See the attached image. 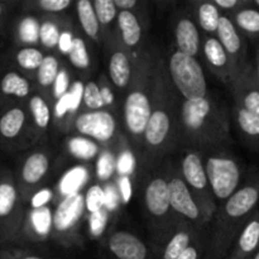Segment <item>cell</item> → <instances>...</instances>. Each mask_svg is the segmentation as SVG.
<instances>
[{
    "label": "cell",
    "mask_w": 259,
    "mask_h": 259,
    "mask_svg": "<svg viewBox=\"0 0 259 259\" xmlns=\"http://www.w3.org/2000/svg\"><path fill=\"white\" fill-rule=\"evenodd\" d=\"M169 78L166 62L154 60L152 114L142 142V162L144 167L154 166L179 143L181 101Z\"/></svg>",
    "instance_id": "cell-1"
},
{
    "label": "cell",
    "mask_w": 259,
    "mask_h": 259,
    "mask_svg": "<svg viewBox=\"0 0 259 259\" xmlns=\"http://www.w3.org/2000/svg\"><path fill=\"white\" fill-rule=\"evenodd\" d=\"M230 139V114L209 96L184 100L180 110L179 143L196 149L215 148Z\"/></svg>",
    "instance_id": "cell-2"
},
{
    "label": "cell",
    "mask_w": 259,
    "mask_h": 259,
    "mask_svg": "<svg viewBox=\"0 0 259 259\" xmlns=\"http://www.w3.org/2000/svg\"><path fill=\"white\" fill-rule=\"evenodd\" d=\"M258 204L259 174L254 175L247 184L240 186L224 204L218 206L209 239L207 257L210 259H225L244 225L257 211Z\"/></svg>",
    "instance_id": "cell-3"
},
{
    "label": "cell",
    "mask_w": 259,
    "mask_h": 259,
    "mask_svg": "<svg viewBox=\"0 0 259 259\" xmlns=\"http://www.w3.org/2000/svg\"><path fill=\"white\" fill-rule=\"evenodd\" d=\"M154 60L156 58L152 57L151 53H143L134 62L133 78L124 100V125L139 154L144 132L152 114Z\"/></svg>",
    "instance_id": "cell-4"
},
{
    "label": "cell",
    "mask_w": 259,
    "mask_h": 259,
    "mask_svg": "<svg viewBox=\"0 0 259 259\" xmlns=\"http://www.w3.org/2000/svg\"><path fill=\"white\" fill-rule=\"evenodd\" d=\"M143 202L144 210L148 217L149 229L153 235L152 248H153L154 254L159 258L166 242L182 222L181 218L177 217L171 206L167 177L157 175L147 182Z\"/></svg>",
    "instance_id": "cell-5"
},
{
    "label": "cell",
    "mask_w": 259,
    "mask_h": 259,
    "mask_svg": "<svg viewBox=\"0 0 259 259\" xmlns=\"http://www.w3.org/2000/svg\"><path fill=\"white\" fill-rule=\"evenodd\" d=\"M24 206L15 176L3 169L0 174V244L19 239L27 212Z\"/></svg>",
    "instance_id": "cell-6"
},
{
    "label": "cell",
    "mask_w": 259,
    "mask_h": 259,
    "mask_svg": "<svg viewBox=\"0 0 259 259\" xmlns=\"http://www.w3.org/2000/svg\"><path fill=\"white\" fill-rule=\"evenodd\" d=\"M166 66L177 94L184 100L206 98V77L196 58L176 51L169 56Z\"/></svg>",
    "instance_id": "cell-7"
},
{
    "label": "cell",
    "mask_w": 259,
    "mask_h": 259,
    "mask_svg": "<svg viewBox=\"0 0 259 259\" xmlns=\"http://www.w3.org/2000/svg\"><path fill=\"white\" fill-rule=\"evenodd\" d=\"M207 180L215 201L220 205L232 197L240 187L242 164L228 153H212L205 159Z\"/></svg>",
    "instance_id": "cell-8"
},
{
    "label": "cell",
    "mask_w": 259,
    "mask_h": 259,
    "mask_svg": "<svg viewBox=\"0 0 259 259\" xmlns=\"http://www.w3.org/2000/svg\"><path fill=\"white\" fill-rule=\"evenodd\" d=\"M181 176L199 204L206 224L211 223L218 210V204L210 189L205 161L199 152L191 149L184 154L181 161Z\"/></svg>",
    "instance_id": "cell-9"
},
{
    "label": "cell",
    "mask_w": 259,
    "mask_h": 259,
    "mask_svg": "<svg viewBox=\"0 0 259 259\" xmlns=\"http://www.w3.org/2000/svg\"><path fill=\"white\" fill-rule=\"evenodd\" d=\"M85 210V196L80 192L63 197L52 214L53 240L66 247L80 244L78 232Z\"/></svg>",
    "instance_id": "cell-10"
},
{
    "label": "cell",
    "mask_w": 259,
    "mask_h": 259,
    "mask_svg": "<svg viewBox=\"0 0 259 259\" xmlns=\"http://www.w3.org/2000/svg\"><path fill=\"white\" fill-rule=\"evenodd\" d=\"M28 110L22 104H12L0 111V147L8 151L23 149L35 143Z\"/></svg>",
    "instance_id": "cell-11"
},
{
    "label": "cell",
    "mask_w": 259,
    "mask_h": 259,
    "mask_svg": "<svg viewBox=\"0 0 259 259\" xmlns=\"http://www.w3.org/2000/svg\"><path fill=\"white\" fill-rule=\"evenodd\" d=\"M51 166V154L45 149H35L25 154L19 162L15 181L24 204H28L38 186L47 176Z\"/></svg>",
    "instance_id": "cell-12"
},
{
    "label": "cell",
    "mask_w": 259,
    "mask_h": 259,
    "mask_svg": "<svg viewBox=\"0 0 259 259\" xmlns=\"http://www.w3.org/2000/svg\"><path fill=\"white\" fill-rule=\"evenodd\" d=\"M73 128L80 136L103 146H110L116 137V120L106 109L77 114L73 119Z\"/></svg>",
    "instance_id": "cell-13"
},
{
    "label": "cell",
    "mask_w": 259,
    "mask_h": 259,
    "mask_svg": "<svg viewBox=\"0 0 259 259\" xmlns=\"http://www.w3.org/2000/svg\"><path fill=\"white\" fill-rule=\"evenodd\" d=\"M167 180H168L169 196H171V206L177 217L194 225L197 229H204L207 225L204 215L182 176L177 174H168Z\"/></svg>",
    "instance_id": "cell-14"
},
{
    "label": "cell",
    "mask_w": 259,
    "mask_h": 259,
    "mask_svg": "<svg viewBox=\"0 0 259 259\" xmlns=\"http://www.w3.org/2000/svg\"><path fill=\"white\" fill-rule=\"evenodd\" d=\"M235 106L259 115V82L254 66L245 63L232 83Z\"/></svg>",
    "instance_id": "cell-15"
},
{
    "label": "cell",
    "mask_w": 259,
    "mask_h": 259,
    "mask_svg": "<svg viewBox=\"0 0 259 259\" xmlns=\"http://www.w3.org/2000/svg\"><path fill=\"white\" fill-rule=\"evenodd\" d=\"M202 52H204L205 60H206L211 72L223 82L232 86L240 67L228 55L219 39L217 37H212V35L207 37L205 39L204 46H202Z\"/></svg>",
    "instance_id": "cell-16"
},
{
    "label": "cell",
    "mask_w": 259,
    "mask_h": 259,
    "mask_svg": "<svg viewBox=\"0 0 259 259\" xmlns=\"http://www.w3.org/2000/svg\"><path fill=\"white\" fill-rule=\"evenodd\" d=\"M106 248L114 259H151L146 243L125 230L114 232L106 240Z\"/></svg>",
    "instance_id": "cell-17"
},
{
    "label": "cell",
    "mask_w": 259,
    "mask_h": 259,
    "mask_svg": "<svg viewBox=\"0 0 259 259\" xmlns=\"http://www.w3.org/2000/svg\"><path fill=\"white\" fill-rule=\"evenodd\" d=\"M217 38L222 43L223 47L228 52V55L233 58L235 63L240 68L247 63V43L243 39L242 33L235 27L234 22L227 15L220 17L219 27H218Z\"/></svg>",
    "instance_id": "cell-18"
},
{
    "label": "cell",
    "mask_w": 259,
    "mask_h": 259,
    "mask_svg": "<svg viewBox=\"0 0 259 259\" xmlns=\"http://www.w3.org/2000/svg\"><path fill=\"white\" fill-rule=\"evenodd\" d=\"M134 62L136 61H132L131 51L124 47L123 43L120 45V42H116L115 48L109 57V76L115 88L125 89L131 85Z\"/></svg>",
    "instance_id": "cell-19"
},
{
    "label": "cell",
    "mask_w": 259,
    "mask_h": 259,
    "mask_svg": "<svg viewBox=\"0 0 259 259\" xmlns=\"http://www.w3.org/2000/svg\"><path fill=\"white\" fill-rule=\"evenodd\" d=\"M259 250V210L248 220L225 259H250Z\"/></svg>",
    "instance_id": "cell-20"
},
{
    "label": "cell",
    "mask_w": 259,
    "mask_h": 259,
    "mask_svg": "<svg viewBox=\"0 0 259 259\" xmlns=\"http://www.w3.org/2000/svg\"><path fill=\"white\" fill-rule=\"evenodd\" d=\"M52 214L53 212L46 207L30 209L25 212L20 235H25V239L30 242H42L46 237L52 233Z\"/></svg>",
    "instance_id": "cell-21"
},
{
    "label": "cell",
    "mask_w": 259,
    "mask_h": 259,
    "mask_svg": "<svg viewBox=\"0 0 259 259\" xmlns=\"http://www.w3.org/2000/svg\"><path fill=\"white\" fill-rule=\"evenodd\" d=\"M202 230L182 220L164 244L159 259H179Z\"/></svg>",
    "instance_id": "cell-22"
},
{
    "label": "cell",
    "mask_w": 259,
    "mask_h": 259,
    "mask_svg": "<svg viewBox=\"0 0 259 259\" xmlns=\"http://www.w3.org/2000/svg\"><path fill=\"white\" fill-rule=\"evenodd\" d=\"M28 115L35 141H39L43 134L50 128L52 121V110L47 99L40 94H32L27 103Z\"/></svg>",
    "instance_id": "cell-23"
},
{
    "label": "cell",
    "mask_w": 259,
    "mask_h": 259,
    "mask_svg": "<svg viewBox=\"0 0 259 259\" xmlns=\"http://www.w3.org/2000/svg\"><path fill=\"white\" fill-rule=\"evenodd\" d=\"M175 40H176L177 51L196 57L201 43H200L199 28L191 18L184 15L179 18L175 27Z\"/></svg>",
    "instance_id": "cell-24"
},
{
    "label": "cell",
    "mask_w": 259,
    "mask_h": 259,
    "mask_svg": "<svg viewBox=\"0 0 259 259\" xmlns=\"http://www.w3.org/2000/svg\"><path fill=\"white\" fill-rule=\"evenodd\" d=\"M0 95L13 99L30 98L32 85L23 73L9 70L0 77Z\"/></svg>",
    "instance_id": "cell-25"
},
{
    "label": "cell",
    "mask_w": 259,
    "mask_h": 259,
    "mask_svg": "<svg viewBox=\"0 0 259 259\" xmlns=\"http://www.w3.org/2000/svg\"><path fill=\"white\" fill-rule=\"evenodd\" d=\"M119 37L123 46L128 50L137 47L142 40L143 29L138 17L133 12H119L118 14Z\"/></svg>",
    "instance_id": "cell-26"
},
{
    "label": "cell",
    "mask_w": 259,
    "mask_h": 259,
    "mask_svg": "<svg viewBox=\"0 0 259 259\" xmlns=\"http://www.w3.org/2000/svg\"><path fill=\"white\" fill-rule=\"evenodd\" d=\"M235 123L253 149L259 151V115L242 108H234Z\"/></svg>",
    "instance_id": "cell-27"
},
{
    "label": "cell",
    "mask_w": 259,
    "mask_h": 259,
    "mask_svg": "<svg viewBox=\"0 0 259 259\" xmlns=\"http://www.w3.org/2000/svg\"><path fill=\"white\" fill-rule=\"evenodd\" d=\"M76 13L82 30L89 38L95 42L100 39V23L96 17L95 9L91 0H78L76 3Z\"/></svg>",
    "instance_id": "cell-28"
},
{
    "label": "cell",
    "mask_w": 259,
    "mask_h": 259,
    "mask_svg": "<svg viewBox=\"0 0 259 259\" xmlns=\"http://www.w3.org/2000/svg\"><path fill=\"white\" fill-rule=\"evenodd\" d=\"M89 179V171L85 166L72 167L67 174L63 175L58 185V194L63 197H67L70 195L77 194L78 190L82 185L86 184ZM62 197V199H63Z\"/></svg>",
    "instance_id": "cell-29"
},
{
    "label": "cell",
    "mask_w": 259,
    "mask_h": 259,
    "mask_svg": "<svg viewBox=\"0 0 259 259\" xmlns=\"http://www.w3.org/2000/svg\"><path fill=\"white\" fill-rule=\"evenodd\" d=\"M46 56L42 51L33 46L19 48L14 55V62L23 72L35 73L42 65Z\"/></svg>",
    "instance_id": "cell-30"
},
{
    "label": "cell",
    "mask_w": 259,
    "mask_h": 259,
    "mask_svg": "<svg viewBox=\"0 0 259 259\" xmlns=\"http://www.w3.org/2000/svg\"><path fill=\"white\" fill-rule=\"evenodd\" d=\"M233 22L240 33L252 37L259 35V10L252 7V4L237 10L234 13Z\"/></svg>",
    "instance_id": "cell-31"
},
{
    "label": "cell",
    "mask_w": 259,
    "mask_h": 259,
    "mask_svg": "<svg viewBox=\"0 0 259 259\" xmlns=\"http://www.w3.org/2000/svg\"><path fill=\"white\" fill-rule=\"evenodd\" d=\"M219 9L214 2H205L197 7V23L206 33L217 34L220 22Z\"/></svg>",
    "instance_id": "cell-32"
},
{
    "label": "cell",
    "mask_w": 259,
    "mask_h": 259,
    "mask_svg": "<svg viewBox=\"0 0 259 259\" xmlns=\"http://www.w3.org/2000/svg\"><path fill=\"white\" fill-rule=\"evenodd\" d=\"M60 73V63L57 58L52 55H47L43 60L42 65L35 72V80L37 83L42 89H51L53 88L56 78Z\"/></svg>",
    "instance_id": "cell-33"
},
{
    "label": "cell",
    "mask_w": 259,
    "mask_h": 259,
    "mask_svg": "<svg viewBox=\"0 0 259 259\" xmlns=\"http://www.w3.org/2000/svg\"><path fill=\"white\" fill-rule=\"evenodd\" d=\"M68 151L80 159H91L99 153V147L86 137H76L68 141Z\"/></svg>",
    "instance_id": "cell-34"
},
{
    "label": "cell",
    "mask_w": 259,
    "mask_h": 259,
    "mask_svg": "<svg viewBox=\"0 0 259 259\" xmlns=\"http://www.w3.org/2000/svg\"><path fill=\"white\" fill-rule=\"evenodd\" d=\"M93 5L100 25L108 27L118 18L119 13L114 0H94Z\"/></svg>",
    "instance_id": "cell-35"
},
{
    "label": "cell",
    "mask_w": 259,
    "mask_h": 259,
    "mask_svg": "<svg viewBox=\"0 0 259 259\" xmlns=\"http://www.w3.org/2000/svg\"><path fill=\"white\" fill-rule=\"evenodd\" d=\"M68 58H70V62L72 63V66H75L77 70H88L90 67L88 47H86L85 42L81 37H75L72 50L68 55Z\"/></svg>",
    "instance_id": "cell-36"
},
{
    "label": "cell",
    "mask_w": 259,
    "mask_h": 259,
    "mask_svg": "<svg viewBox=\"0 0 259 259\" xmlns=\"http://www.w3.org/2000/svg\"><path fill=\"white\" fill-rule=\"evenodd\" d=\"M82 103L88 111H96L103 110L104 109V101L103 96H101L100 86L94 81H89L83 89V96Z\"/></svg>",
    "instance_id": "cell-37"
},
{
    "label": "cell",
    "mask_w": 259,
    "mask_h": 259,
    "mask_svg": "<svg viewBox=\"0 0 259 259\" xmlns=\"http://www.w3.org/2000/svg\"><path fill=\"white\" fill-rule=\"evenodd\" d=\"M86 211L90 214L101 211L105 209V190L100 185H93L88 189L85 194Z\"/></svg>",
    "instance_id": "cell-38"
},
{
    "label": "cell",
    "mask_w": 259,
    "mask_h": 259,
    "mask_svg": "<svg viewBox=\"0 0 259 259\" xmlns=\"http://www.w3.org/2000/svg\"><path fill=\"white\" fill-rule=\"evenodd\" d=\"M60 28L50 20H45L39 24V42L46 48H55L60 40Z\"/></svg>",
    "instance_id": "cell-39"
},
{
    "label": "cell",
    "mask_w": 259,
    "mask_h": 259,
    "mask_svg": "<svg viewBox=\"0 0 259 259\" xmlns=\"http://www.w3.org/2000/svg\"><path fill=\"white\" fill-rule=\"evenodd\" d=\"M207 247H209V242L205 238L204 233L201 232L187 247V249L180 255L179 259H202L204 253L207 252Z\"/></svg>",
    "instance_id": "cell-40"
},
{
    "label": "cell",
    "mask_w": 259,
    "mask_h": 259,
    "mask_svg": "<svg viewBox=\"0 0 259 259\" xmlns=\"http://www.w3.org/2000/svg\"><path fill=\"white\" fill-rule=\"evenodd\" d=\"M18 35L19 39L24 43H32L39 39V24L35 20L27 18L23 19L18 25Z\"/></svg>",
    "instance_id": "cell-41"
},
{
    "label": "cell",
    "mask_w": 259,
    "mask_h": 259,
    "mask_svg": "<svg viewBox=\"0 0 259 259\" xmlns=\"http://www.w3.org/2000/svg\"><path fill=\"white\" fill-rule=\"evenodd\" d=\"M115 166V158H114V156L110 152L101 153L98 159V164H96V171H98L99 179L103 180V181H108L111 175H113Z\"/></svg>",
    "instance_id": "cell-42"
},
{
    "label": "cell",
    "mask_w": 259,
    "mask_h": 259,
    "mask_svg": "<svg viewBox=\"0 0 259 259\" xmlns=\"http://www.w3.org/2000/svg\"><path fill=\"white\" fill-rule=\"evenodd\" d=\"M71 5L70 0H38L33 3L32 7L40 12L61 13Z\"/></svg>",
    "instance_id": "cell-43"
},
{
    "label": "cell",
    "mask_w": 259,
    "mask_h": 259,
    "mask_svg": "<svg viewBox=\"0 0 259 259\" xmlns=\"http://www.w3.org/2000/svg\"><path fill=\"white\" fill-rule=\"evenodd\" d=\"M53 196V191L51 189H40L35 192L30 199V209H40L46 207L48 202H51Z\"/></svg>",
    "instance_id": "cell-44"
},
{
    "label": "cell",
    "mask_w": 259,
    "mask_h": 259,
    "mask_svg": "<svg viewBox=\"0 0 259 259\" xmlns=\"http://www.w3.org/2000/svg\"><path fill=\"white\" fill-rule=\"evenodd\" d=\"M68 86H70V81H68L67 71L61 70L57 78H56L55 83H53V96H55L57 100L60 98H62L65 94L68 93Z\"/></svg>",
    "instance_id": "cell-45"
},
{
    "label": "cell",
    "mask_w": 259,
    "mask_h": 259,
    "mask_svg": "<svg viewBox=\"0 0 259 259\" xmlns=\"http://www.w3.org/2000/svg\"><path fill=\"white\" fill-rule=\"evenodd\" d=\"M83 89L85 86L82 85L81 81H75L70 88V100H71V113L77 111L78 106L82 103V96H83Z\"/></svg>",
    "instance_id": "cell-46"
},
{
    "label": "cell",
    "mask_w": 259,
    "mask_h": 259,
    "mask_svg": "<svg viewBox=\"0 0 259 259\" xmlns=\"http://www.w3.org/2000/svg\"><path fill=\"white\" fill-rule=\"evenodd\" d=\"M108 210L103 209L101 211L95 212V214H91L90 217V228H91V233L95 235H99L103 230V228L105 227L106 224V218H108Z\"/></svg>",
    "instance_id": "cell-47"
},
{
    "label": "cell",
    "mask_w": 259,
    "mask_h": 259,
    "mask_svg": "<svg viewBox=\"0 0 259 259\" xmlns=\"http://www.w3.org/2000/svg\"><path fill=\"white\" fill-rule=\"evenodd\" d=\"M71 111V100H70V93L65 94L62 98L57 100L55 105V116L57 119H63L67 113Z\"/></svg>",
    "instance_id": "cell-48"
},
{
    "label": "cell",
    "mask_w": 259,
    "mask_h": 259,
    "mask_svg": "<svg viewBox=\"0 0 259 259\" xmlns=\"http://www.w3.org/2000/svg\"><path fill=\"white\" fill-rule=\"evenodd\" d=\"M119 195H120V199L124 204L131 200L132 197V182L131 179L128 177V175H123L119 180Z\"/></svg>",
    "instance_id": "cell-49"
},
{
    "label": "cell",
    "mask_w": 259,
    "mask_h": 259,
    "mask_svg": "<svg viewBox=\"0 0 259 259\" xmlns=\"http://www.w3.org/2000/svg\"><path fill=\"white\" fill-rule=\"evenodd\" d=\"M214 4L217 5L219 10H239L249 5L250 2H245V0H215Z\"/></svg>",
    "instance_id": "cell-50"
},
{
    "label": "cell",
    "mask_w": 259,
    "mask_h": 259,
    "mask_svg": "<svg viewBox=\"0 0 259 259\" xmlns=\"http://www.w3.org/2000/svg\"><path fill=\"white\" fill-rule=\"evenodd\" d=\"M73 40H75V37H73L70 30L61 32L60 40H58V48H60L61 52L65 53V55H70L71 50H72Z\"/></svg>",
    "instance_id": "cell-51"
},
{
    "label": "cell",
    "mask_w": 259,
    "mask_h": 259,
    "mask_svg": "<svg viewBox=\"0 0 259 259\" xmlns=\"http://www.w3.org/2000/svg\"><path fill=\"white\" fill-rule=\"evenodd\" d=\"M119 200H120V195L118 194V191L115 190L114 186H109L105 190V209L108 210H114L119 204Z\"/></svg>",
    "instance_id": "cell-52"
},
{
    "label": "cell",
    "mask_w": 259,
    "mask_h": 259,
    "mask_svg": "<svg viewBox=\"0 0 259 259\" xmlns=\"http://www.w3.org/2000/svg\"><path fill=\"white\" fill-rule=\"evenodd\" d=\"M3 253L9 259H43L22 249H3Z\"/></svg>",
    "instance_id": "cell-53"
},
{
    "label": "cell",
    "mask_w": 259,
    "mask_h": 259,
    "mask_svg": "<svg viewBox=\"0 0 259 259\" xmlns=\"http://www.w3.org/2000/svg\"><path fill=\"white\" fill-rule=\"evenodd\" d=\"M132 167H133V158H132L131 153H123L120 154V158L118 162L119 171L123 175H128L131 172Z\"/></svg>",
    "instance_id": "cell-54"
},
{
    "label": "cell",
    "mask_w": 259,
    "mask_h": 259,
    "mask_svg": "<svg viewBox=\"0 0 259 259\" xmlns=\"http://www.w3.org/2000/svg\"><path fill=\"white\" fill-rule=\"evenodd\" d=\"M116 9L120 12H132L134 8L138 7L137 0H114Z\"/></svg>",
    "instance_id": "cell-55"
},
{
    "label": "cell",
    "mask_w": 259,
    "mask_h": 259,
    "mask_svg": "<svg viewBox=\"0 0 259 259\" xmlns=\"http://www.w3.org/2000/svg\"><path fill=\"white\" fill-rule=\"evenodd\" d=\"M100 91H101V96H103V101L104 105H111L114 103V96L111 94V90L108 88V86L103 85L100 86Z\"/></svg>",
    "instance_id": "cell-56"
},
{
    "label": "cell",
    "mask_w": 259,
    "mask_h": 259,
    "mask_svg": "<svg viewBox=\"0 0 259 259\" xmlns=\"http://www.w3.org/2000/svg\"><path fill=\"white\" fill-rule=\"evenodd\" d=\"M255 73H257V78H258V82H259V47L257 50V55H255Z\"/></svg>",
    "instance_id": "cell-57"
},
{
    "label": "cell",
    "mask_w": 259,
    "mask_h": 259,
    "mask_svg": "<svg viewBox=\"0 0 259 259\" xmlns=\"http://www.w3.org/2000/svg\"><path fill=\"white\" fill-rule=\"evenodd\" d=\"M5 12H7V4H5V3L0 2V19H2L3 15L5 14Z\"/></svg>",
    "instance_id": "cell-58"
},
{
    "label": "cell",
    "mask_w": 259,
    "mask_h": 259,
    "mask_svg": "<svg viewBox=\"0 0 259 259\" xmlns=\"http://www.w3.org/2000/svg\"><path fill=\"white\" fill-rule=\"evenodd\" d=\"M250 4H252V7L257 8L259 10V0H253V2H250Z\"/></svg>",
    "instance_id": "cell-59"
},
{
    "label": "cell",
    "mask_w": 259,
    "mask_h": 259,
    "mask_svg": "<svg viewBox=\"0 0 259 259\" xmlns=\"http://www.w3.org/2000/svg\"><path fill=\"white\" fill-rule=\"evenodd\" d=\"M0 259H9V258H8L4 253H3V250H0Z\"/></svg>",
    "instance_id": "cell-60"
},
{
    "label": "cell",
    "mask_w": 259,
    "mask_h": 259,
    "mask_svg": "<svg viewBox=\"0 0 259 259\" xmlns=\"http://www.w3.org/2000/svg\"><path fill=\"white\" fill-rule=\"evenodd\" d=\"M250 259H259V250H258V252H257V253H255V254H254V255H253V257H252V258H250Z\"/></svg>",
    "instance_id": "cell-61"
},
{
    "label": "cell",
    "mask_w": 259,
    "mask_h": 259,
    "mask_svg": "<svg viewBox=\"0 0 259 259\" xmlns=\"http://www.w3.org/2000/svg\"><path fill=\"white\" fill-rule=\"evenodd\" d=\"M2 171H3V169H0V174H2Z\"/></svg>",
    "instance_id": "cell-62"
},
{
    "label": "cell",
    "mask_w": 259,
    "mask_h": 259,
    "mask_svg": "<svg viewBox=\"0 0 259 259\" xmlns=\"http://www.w3.org/2000/svg\"><path fill=\"white\" fill-rule=\"evenodd\" d=\"M206 259H210V258H209V257H206Z\"/></svg>",
    "instance_id": "cell-63"
}]
</instances>
